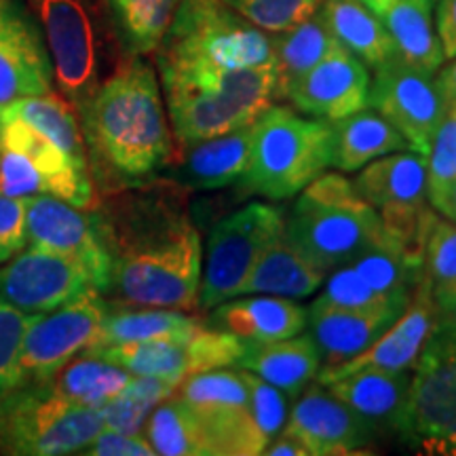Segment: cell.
Returning a JSON list of instances; mask_svg holds the SVG:
<instances>
[{
	"label": "cell",
	"instance_id": "obj_1",
	"mask_svg": "<svg viewBox=\"0 0 456 456\" xmlns=\"http://www.w3.org/2000/svg\"><path fill=\"white\" fill-rule=\"evenodd\" d=\"M188 195L171 178L104 195L94 212L112 258L106 296L123 305L199 311L203 243Z\"/></svg>",
	"mask_w": 456,
	"mask_h": 456
},
{
	"label": "cell",
	"instance_id": "obj_2",
	"mask_svg": "<svg viewBox=\"0 0 456 456\" xmlns=\"http://www.w3.org/2000/svg\"><path fill=\"white\" fill-rule=\"evenodd\" d=\"M98 195L159 178L175 155L159 77L144 55H129L78 108Z\"/></svg>",
	"mask_w": 456,
	"mask_h": 456
},
{
	"label": "cell",
	"instance_id": "obj_3",
	"mask_svg": "<svg viewBox=\"0 0 456 456\" xmlns=\"http://www.w3.org/2000/svg\"><path fill=\"white\" fill-rule=\"evenodd\" d=\"M155 53L165 98L220 94L252 68L273 66L271 32L220 0H180Z\"/></svg>",
	"mask_w": 456,
	"mask_h": 456
},
{
	"label": "cell",
	"instance_id": "obj_4",
	"mask_svg": "<svg viewBox=\"0 0 456 456\" xmlns=\"http://www.w3.org/2000/svg\"><path fill=\"white\" fill-rule=\"evenodd\" d=\"M332 121L271 104L254 123L245 186L273 201L296 197L332 167Z\"/></svg>",
	"mask_w": 456,
	"mask_h": 456
},
{
	"label": "cell",
	"instance_id": "obj_5",
	"mask_svg": "<svg viewBox=\"0 0 456 456\" xmlns=\"http://www.w3.org/2000/svg\"><path fill=\"white\" fill-rule=\"evenodd\" d=\"M102 429L98 408L68 402L49 383H24L0 393V454H77Z\"/></svg>",
	"mask_w": 456,
	"mask_h": 456
},
{
	"label": "cell",
	"instance_id": "obj_6",
	"mask_svg": "<svg viewBox=\"0 0 456 456\" xmlns=\"http://www.w3.org/2000/svg\"><path fill=\"white\" fill-rule=\"evenodd\" d=\"M399 437L419 452L456 456V323L437 315L410 372Z\"/></svg>",
	"mask_w": 456,
	"mask_h": 456
},
{
	"label": "cell",
	"instance_id": "obj_7",
	"mask_svg": "<svg viewBox=\"0 0 456 456\" xmlns=\"http://www.w3.org/2000/svg\"><path fill=\"white\" fill-rule=\"evenodd\" d=\"M283 232L298 252L322 271L351 265L383 232L380 216L362 195L349 201L298 197L285 216Z\"/></svg>",
	"mask_w": 456,
	"mask_h": 456
},
{
	"label": "cell",
	"instance_id": "obj_8",
	"mask_svg": "<svg viewBox=\"0 0 456 456\" xmlns=\"http://www.w3.org/2000/svg\"><path fill=\"white\" fill-rule=\"evenodd\" d=\"M283 222L285 212L279 205L260 201L216 222L203 252L199 311L208 313L235 298L258 256L283 231Z\"/></svg>",
	"mask_w": 456,
	"mask_h": 456
},
{
	"label": "cell",
	"instance_id": "obj_9",
	"mask_svg": "<svg viewBox=\"0 0 456 456\" xmlns=\"http://www.w3.org/2000/svg\"><path fill=\"white\" fill-rule=\"evenodd\" d=\"M47 43L60 95L83 108L100 87V47L94 17L83 0H32Z\"/></svg>",
	"mask_w": 456,
	"mask_h": 456
},
{
	"label": "cell",
	"instance_id": "obj_10",
	"mask_svg": "<svg viewBox=\"0 0 456 456\" xmlns=\"http://www.w3.org/2000/svg\"><path fill=\"white\" fill-rule=\"evenodd\" d=\"M243 349L245 340L205 326L191 338H157L106 346L91 353V357L106 359L134 376H155L180 385L192 374L237 366Z\"/></svg>",
	"mask_w": 456,
	"mask_h": 456
},
{
	"label": "cell",
	"instance_id": "obj_11",
	"mask_svg": "<svg viewBox=\"0 0 456 456\" xmlns=\"http://www.w3.org/2000/svg\"><path fill=\"white\" fill-rule=\"evenodd\" d=\"M28 243L66 256L87 273L94 288L108 294L112 258L94 209H81L51 195L28 197Z\"/></svg>",
	"mask_w": 456,
	"mask_h": 456
},
{
	"label": "cell",
	"instance_id": "obj_12",
	"mask_svg": "<svg viewBox=\"0 0 456 456\" xmlns=\"http://www.w3.org/2000/svg\"><path fill=\"white\" fill-rule=\"evenodd\" d=\"M108 311L104 294L89 289L57 309L38 315L21 346L24 383H47L94 342Z\"/></svg>",
	"mask_w": 456,
	"mask_h": 456
},
{
	"label": "cell",
	"instance_id": "obj_13",
	"mask_svg": "<svg viewBox=\"0 0 456 456\" xmlns=\"http://www.w3.org/2000/svg\"><path fill=\"white\" fill-rule=\"evenodd\" d=\"M368 106L383 114L403 135L410 151L425 157L446 112V102L433 74L416 70L399 57L374 68Z\"/></svg>",
	"mask_w": 456,
	"mask_h": 456
},
{
	"label": "cell",
	"instance_id": "obj_14",
	"mask_svg": "<svg viewBox=\"0 0 456 456\" xmlns=\"http://www.w3.org/2000/svg\"><path fill=\"white\" fill-rule=\"evenodd\" d=\"M53 91L41 24L24 0H0V108Z\"/></svg>",
	"mask_w": 456,
	"mask_h": 456
},
{
	"label": "cell",
	"instance_id": "obj_15",
	"mask_svg": "<svg viewBox=\"0 0 456 456\" xmlns=\"http://www.w3.org/2000/svg\"><path fill=\"white\" fill-rule=\"evenodd\" d=\"M95 289L77 262L51 249L24 248L0 269V298L26 313H49Z\"/></svg>",
	"mask_w": 456,
	"mask_h": 456
},
{
	"label": "cell",
	"instance_id": "obj_16",
	"mask_svg": "<svg viewBox=\"0 0 456 456\" xmlns=\"http://www.w3.org/2000/svg\"><path fill=\"white\" fill-rule=\"evenodd\" d=\"M283 431L292 433L313 456L359 454L374 431L322 383L309 385L288 412Z\"/></svg>",
	"mask_w": 456,
	"mask_h": 456
},
{
	"label": "cell",
	"instance_id": "obj_17",
	"mask_svg": "<svg viewBox=\"0 0 456 456\" xmlns=\"http://www.w3.org/2000/svg\"><path fill=\"white\" fill-rule=\"evenodd\" d=\"M370 81L368 66L338 43L294 85L288 102L302 114L338 121L368 108Z\"/></svg>",
	"mask_w": 456,
	"mask_h": 456
},
{
	"label": "cell",
	"instance_id": "obj_18",
	"mask_svg": "<svg viewBox=\"0 0 456 456\" xmlns=\"http://www.w3.org/2000/svg\"><path fill=\"white\" fill-rule=\"evenodd\" d=\"M437 309L433 285L423 277L414 288L412 298L389 330L376 338L366 351L336 368H322L317 383L330 385L359 370H412L416 357L436 326Z\"/></svg>",
	"mask_w": 456,
	"mask_h": 456
},
{
	"label": "cell",
	"instance_id": "obj_19",
	"mask_svg": "<svg viewBox=\"0 0 456 456\" xmlns=\"http://www.w3.org/2000/svg\"><path fill=\"white\" fill-rule=\"evenodd\" d=\"M0 148L21 152L47 182L51 197L81 209H95L100 203L98 188L91 178L89 165L77 163L60 146L37 129L0 108Z\"/></svg>",
	"mask_w": 456,
	"mask_h": 456
},
{
	"label": "cell",
	"instance_id": "obj_20",
	"mask_svg": "<svg viewBox=\"0 0 456 456\" xmlns=\"http://www.w3.org/2000/svg\"><path fill=\"white\" fill-rule=\"evenodd\" d=\"M254 123L218 138L175 146L169 178L188 191H218L243 180L252 157Z\"/></svg>",
	"mask_w": 456,
	"mask_h": 456
},
{
	"label": "cell",
	"instance_id": "obj_21",
	"mask_svg": "<svg viewBox=\"0 0 456 456\" xmlns=\"http://www.w3.org/2000/svg\"><path fill=\"white\" fill-rule=\"evenodd\" d=\"M402 313L353 311L317 298L309 306L306 326L322 355V368H336L366 351Z\"/></svg>",
	"mask_w": 456,
	"mask_h": 456
},
{
	"label": "cell",
	"instance_id": "obj_22",
	"mask_svg": "<svg viewBox=\"0 0 456 456\" xmlns=\"http://www.w3.org/2000/svg\"><path fill=\"white\" fill-rule=\"evenodd\" d=\"M309 309L281 296H237L220 302L205 326L228 332L245 342H271L298 336L306 330Z\"/></svg>",
	"mask_w": 456,
	"mask_h": 456
},
{
	"label": "cell",
	"instance_id": "obj_23",
	"mask_svg": "<svg viewBox=\"0 0 456 456\" xmlns=\"http://www.w3.org/2000/svg\"><path fill=\"white\" fill-rule=\"evenodd\" d=\"M323 387L374 433H399L410 389L408 370H359Z\"/></svg>",
	"mask_w": 456,
	"mask_h": 456
},
{
	"label": "cell",
	"instance_id": "obj_24",
	"mask_svg": "<svg viewBox=\"0 0 456 456\" xmlns=\"http://www.w3.org/2000/svg\"><path fill=\"white\" fill-rule=\"evenodd\" d=\"M366 7L383 21L403 64L427 74L440 70L446 57L433 21L436 0H374Z\"/></svg>",
	"mask_w": 456,
	"mask_h": 456
},
{
	"label": "cell",
	"instance_id": "obj_25",
	"mask_svg": "<svg viewBox=\"0 0 456 456\" xmlns=\"http://www.w3.org/2000/svg\"><path fill=\"white\" fill-rule=\"evenodd\" d=\"M237 368L249 370L288 399H296L317 379L322 355L309 334H298L283 340L245 342Z\"/></svg>",
	"mask_w": 456,
	"mask_h": 456
},
{
	"label": "cell",
	"instance_id": "obj_26",
	"mask_svg": "<svg viewBox=\"0 0 456 456\" xmlns=\"http://www.w3.org/2000/svg\"><path fill=\"white\" fill-rule=\"evenodd\" d=\"M205 328L201 319L186 315V311L161 309V306H135V305H108V311L95 338L83 355L106 349V346L134 345L157 338H191Z\"/></svg>",
	"mask_w": 456,
	"mask_h": 456
},
{
	"label": "cell",
	"instance_id": "obj_27",
	"mask_svg": "<svg viewBox=\"0 0 456 456\" xmlns=\"http://www.w3.org/2000/svg\"><path fill=\"white\" fill-rule=\"evenodd\" d=\"M323 279L326 271L306 260L281 231L258 256L252 271L237 289V296L265 294L294 300L306 298L322 288Z\"/></svg>",
	"mask_w": 456,
	"mask_h": 456
},
{
	"label": "cell",
	"instance_id": "obj_28",
	"mask_svg": "<svg viewBox=\"0 0 456 456\" xmlns=\"http://www.w3.org/2000/svg\"><path fill=\"white\" fill-rule=\"evenodd\" d=\"M353 184L376 212L393 205L429 203L427 157L414 151H399L379 157L359 169Z\"/></svg>",
	"mask_w": 456,
	"mask_h": 456
},
{
	"label": "cell",
	"instance_id": "obj_29",
	"mask_svg": "<svg viewBox=\"0 0 456 456\" xmlns=\"http://www.w3.org/2000/svg\"><path fill=\"white\" fill-rule=\"evenodd\" d=\"M338 41L326 26L322 11H315L289 30L271 32L273 68H275V102H288L294 85L326 57Z\"/></svg>",
	"mask_w": 456,
	"mask_h": 456
},
{
	"label": "cell",
	"instance_id": "obj_30",
	"mask_svg": "<svg viewBox=\"0 0 456 456\" xmlns=\"http://www.w3.org/2000/svg\"><path fill=\"white\" fill-rule=\"evenodd\" d=\"M332 167L340 171H359L374 159L410 151L403 135L374 108L332 121Z\"/></svg>",
	"mask_w": 456,
	"mask_h": 456
},
{
	"label": "cell",
	"instance_id": "obj_31",
	"mask_svg": "<svg viewBox=\"0 0 456 456\" xmlns=\"http://www.w3.org/2000/svg\"><path fill=\"white\" fill-rule=\"evenodd\" d=\"M319 11L336 41L372 70L397 57L383 21L362 0H322Z\"/></svg>",
	"mask_w": 456,
	"mask_h": 456
},
{
	"label": "cell",
	"instance_id": "obj_32",
	"mask_svg": "<svg viewBox=\"0 0 456 456\" xmlns=\"http://www.w3.org/2000/svg\"><path fill=\"white\" fill-rule=\"evenodd\" d=\"M4 112L13 114L21 121L49 138L57 144L68 157L77 163H87V151H85L81 118L77 108L70 102L51 91L45 95H30V98L13 100L11 104L3 106Z\"/></svg>",
	"mask_w": 456,
	"mask_h": 456
},
{
	"label": "cell",
	"instance_id": "obj_33",
	"mask_svg": "<svg viewBox=\"0 0 456 456\" xmlns=\"http://www.w3.org/2000/svg\"><path fill=\"white\" fill-rule=\"evenodd\" d=\"M118 43L127 55H151L161 45L180 0H106Z\"/></svg>",
	"mask_w": 456,
	"mask_h": 456
},
{
	"label": "cell",
	"instance_id": "obj_34",
	"mask_svg": "<svg viewBox=\"0 0 456 456\" xmlns=\"http://www.w3.org/2000/svg\"><path fill=\"white\" fill-rule=\"evenodd\" d=\"M146 440L163 456H212L208 433L195 410L175 395L165 399L148 416Z\"/></svg>",
	"mask_w": 456,
	"mask_h": 456
},
{
	"label": "cell",
	"instance_id": "obj_35",
	"mask_svg": "<svg viewBox=\"0 0 456 456\" xmlns=\"http://www.w3.org/2000/svg\"><path fill=\"white\" fill-rule=\"evenodd\" d=\"M131 379H134V374L114 366L106 359L78 355L70 363H66L47 383L53 393L68 399V402L100 408L108 399L121 393Z\"/></svg>",
	"mask_w": 456,
	"mask_h": 456
},
{
	"label": "cell",
	"instance_id": "obj_36",
	"mask_svg": "<svg viewBox=\"0 0 456 456\" xmlns=\"http://www.w3.org/2000/svg\"><path fill=\"white\" fill-rule=\"evenodd\" d=\"M351 266L370 288L403 305H408L414 288L423 279V271L408 260V256L385 235V231L366 252L351 262Z\"/></svg>",
	"mask_w": 456,
	"mask_h": 456
},
{
	"label": "cell",
	"instance_id": "obj_37",
	"mask_svg": "<svg viewBox=\"0 0 456 456\" xmlns=\"http://www.w3.org/2000/svg\"><path fill=\"white\" fill-rule=\"evenodd\" d=\"M175 387L178 385L155 376H134L121 393L98 408L104 429L140 433L152 410L174 395Z\"/></svg>",
	"mask_w": 456,
	"mask_h": 456
},
{
	"label": "cell",
	"instance_id": "obj_38",
	"mask_svg": "<svg viewBox=\"0 0 456 456\" xmlns=\"http://www.w3.org/2000/svg\"><path fill=\"white\" fill-rule=\"evenodd\" d=\"M43 313H26L0 298V393L24 385L21 376V346L28 328Z\"/></svg>",
	"mask_w": 456,
	"mask_h": 456
},
{
	"label": "cell",
	"instance_id": "obj_39",
	"mask_svg": "<svg viewBox=\"0 0 456 456\" xmlns=\"http://www.w3.org/2000/svg\"><path fill=\"white\" fill-rule=\"evenodd\" d=\"M456 180V104H446L440 127L427 152V197L436 205Z\"/></svg>",
	"mask_w": 456,
	"mask_h": 456
},
{
	"label": "cell",
	"instance_id": "obj_40",
	"mask_svg": "<svg viewBox=\"0 0 456 456\" xmlns=\"http://www.w3.org/2000/svg\"><path fill=\"white\" fill-rule=\"evenodd\" d=\"M228 9L266 32L298 26L319 9L322 0H220Z\"/></svg>",
	"mask_w": 456,
	"mask_h": 456
},
{
	"label": "cell",
	"instance_id": "obj_41",
	"mask_svg": "<svg viewBox=\"0 0 456 456\" xmlns=\"http://www.w3.org/2000/svg\"><path fill=\"white\" fill-rule=\"evenodd\" d=\"M319 298L353 311H403L408 306L370 288L351 265L334 269V275L328 279L326 289Z\"/></svg>",
	"mask_w": 456,
	"mask_h": 456
},
{
	"label": "cell",
	"instance_id": "obj_42",
	"mask_svg": "<svg viewBox=\"0 0 456 456\" xmlns=\"http://www.w3.org/2000/svg\"><path fill=\"white\" fill-rule=\"evenodd\" d=\"M423 277L433 288L456 281V222L440 214L425 245Z\"/></svg>",
	"mask_w": 456,
	"mask_h": 456
},
{
	"label": "cell",
	"instance_id": "obj_43",
	"mask_svg": "<svg viewBox=\"0 0 456 456\" xmlns=\"http://www.w3.org/2000/svg\"><path fill=\"white\" fill-rule=\"evenodd\" d=\"M241 370V376L249 391V412H252L254 423L258 425L262 436L271 440L283 429L285 420H288V397L277 387L269 385L249 370Z\"/></svg>",
	"mask_w": 456,
	"mask_h": 456
},
{
	"label": "cell",
	"instance_id": "obj_44",
	"mask_svg": "<svg viewBox=\"0 0 456 456\" xmlns=\"http://www.w3.org/2000/svg\"><path fill=\"white\" fill-rule=\"evenodd\" d=\"M28 199L0 192V265L13 258L28 245L26 232Z\"/></svg>",
	"mask_w": 456,
	"mask_h": 456
},
{
	"label": "cell",
	"instance_id": "obj_45",
	"mask_svg": "<svg viewBox=\"0 0 456 456\" xmlns=\"http://www.w3.org/2000/svg\"><path fill=\"white\" fill-rule=\"evenodd\" d=\"M87 456H155V448L140 433L102 429L100 436L83 450Z\"/></svg>",
	"mask_w": 456,
	"mask_h": 456
},
{
	"label": "cell",
	"instance_id": "obj_46",
	"mask_svg": "<svg viewBox=\"0 0 456 456\" xmlns=\"http://www.w3.org/2000/svg\"><path fill=\"white\" fill-rule=\"evenodd\" d=\"M436 32L444 57H456V0H436Z\"/></svg>",
	"mask_w": 456,
	"mask_h": 456
},
{
	"label": "cell",
	"instance_id": "obj_47",
	"mask_svg": "<svg viewBox=\"0 0 456 456\" xmlns=\"http://www.w3.org/2000/svg\"><path fill=\"white\" fill-rule=\"evenodd\" d=\"M269 456H309V450L305 448V444L296 440L292 433L279 431L275 437H271L269 444L265 446V452Z\"/></svg>",
	"mask_w": 456,
	"mask_h": 456
},
{
	"label": "cell",
	"instance_id": "obj_48",
	"mask_svg": "<svg viewBox=\"0 0 456 456\" xmlns=\"http://www.w3.org/2000/svg\"><path fill=\"white\" fill-rule=\"evenodd\" d=\"M433 300H436L437 315L456 323V281L433 288Z\"/></svg>",
	"mask_w": 456,
	"mask_h": 456
},
{
	"label": "cell",
	"instance_id": "obj_49",
	"mask_svg": "<svg viewBox=\"0 0 456 456\" xmlns=\"http://www.w3.org/2000/svg\"><path fill=\"white\" fill-rule=\"evenodd\" d=\"M437 89L446 104H456V57L448 60V64H442L440 70L433 74Z\"/></svg>",
	"mask_w": 456,
	"mask_h": 456
},
{
	"label": "cell",
	"instance_id": "obj_50",
	"mask_svg": "<svg viewBox=\"0 0 456 456\" xmlns=\"http://www.w3.org/2000/svg\"><path fill=\"white\" fill-rule=\"evenodd\" d=\"M436 212L442 214L444 218L456 222V180L450 184L446 195L442 197V201L436 205Z\"/></svg>",
	"mask_w": 456,
	"mask_h": 456
},
{
	"label": "cell",
	"instance_id": "obj_51",
	"mask_svg": "<svg viewBox=\"0 0 456 456\" xmlns=\"http://www.w3.org/2000/svg\"><path fill=\"white\" fill-rule=\"evenodd\" d=\"M362 3H363V4H370V3H374V0H362Z\"/></svg>",
	"mask_w": 456,
	"mask_h": 456
}]
</instances>
